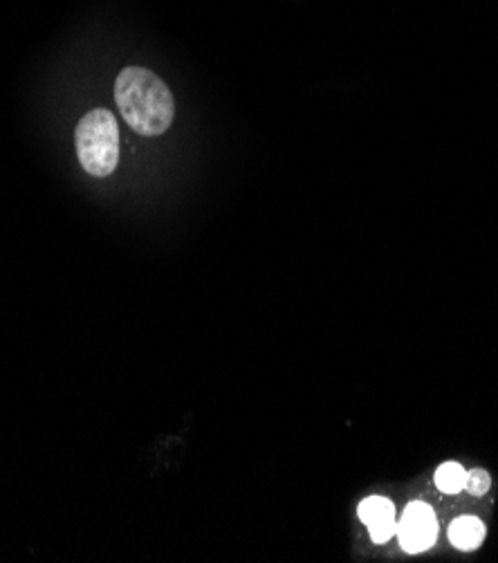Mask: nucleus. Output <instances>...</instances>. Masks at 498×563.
Segmentation results:
<instances>
[{
	"mask_svg": "<svg viewBox=\"0 0 498 563\" xmlns=\"http://www.w3.org/2000/svg\"><path fill=\"white\" fill-rule=\"evenodd\" d=\"M115 101L126 124L144 137H157L174 124V92L155 73L146 68L131 66L118 75Z\"/></svg>",
	"mask_w": 498,
	"mask_h": 563,
	"instance_id": "nucleus-1",
	"label": "nucleus"
},
{
	"mask_svg": "<svg viewBox=\"0 0 498 563\" xmlns=\"http://www.w3.org/2000/svg\"><path fill=\"white\" fill-rule=\"evenodd\" d=\"M75 148L84 172L108 178L120 164V126L110 110H88L75 129Z\"/></svg>",
	"mask_w": 498,
	"mask_h": 563,
	"instance_id": "nucleus-2",
	"label": "nucleus"
},
{
	"mask_svg": "<svg viewBox=\"0 0 498 563\" xmlns=\"http://www.w3.org/2000/svg\"><path fill=\"white\" fill-rule=\"evenodd\" d=\"M438 523L435 515L424 503H411L398 528V539L405 552L418 554L435 543Z\"/></svg>",
	"mask_w": 498,
	"mask_h": 563,
	"instance_id": "nucleus-3",
	"label": "nucleus"
},
{
	"mask_svg": "<svg viewBox=\"0 0 498 563\" xmlns=\"http://www.w3.org/2000/svg\"><path fill=\"white\" fill-rule=\"evenodd\" d=\"M359 519L375 543H386L396 532V505L384 496H370L359 505Z\"/></svg>",
	"mask_w": 498,
	"mask_h": 563,
	"instance_id": "nucleus-4",
	"label": "nucleus"
},
{
	"mask_svg": "<svg viewBox=\"0 0 498 563\" xmlns=\"http://www.w3.org/2000/svg\"><path fill=\"white\" fill-rule=\"evenodd\" d=\"M485 523L476 517H461L450 528V541L458 550H476L485 541Z\"/></svg>",
	"mask_w": 498,
	"mask_h": 563,
	"instance_id": "nucleus-5",
	"label": "nucleus"
},
{
	"mask_svg": "<svg viewBox=\"0 0 498 563\" xmlns=\"http://www.w3.org/2000/svg\"><path fill=\"white\" fill-rule=\"evenodd\" d=\"M467 472L458 463H445L440 465L435 472V485L440 492L445 494H458L465 489Z\"/></svg>",
	"mask_w": 498,
	"mask_h": 563,
	"instance_id": "nucleus-6",
	"label": "nucleus"
},
{
	"mask_svg": "<svg viewBox=\"0 0 498 563\" xmlns=\"http://www.w3.org/2000/svg\"><path fill=\"white\" fill-rule=\"evenodd\" d=\"M489 485H491V478H489V474H487L485 470H472V472L467 474L465 489H467L472 496H483V494H487Z\"/></svg>",
	"mask_w": 498,
	"mask_h": 563,
	"instance_id": "nucleus-7",
	"label": "nucleus"
}]
</instances>
